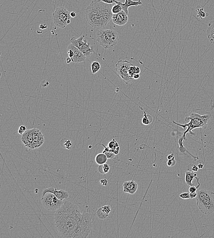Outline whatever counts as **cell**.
I'll use <instances>...</instances> for the list:
<instances>
[{"mask_svg":"<svg viewBox=\"0 0 214 238\" xmlns=\"http://www.w3.org/2000/svg\"><path fill=\"white\" fill-rule=\"evenodd\" d=\"M56 226L62 238H87L92 229V220L88 212L82 213L74 204L69 201L54 214Z\"/></svg>","mask_w":214,"mask_h":238,"instance_id":"6da1fadb","label":"cell"},{"mask_svg":"<svg viewBox=\"0 0 214 238\" xmlns=\"http://www.w3.org/2000/svg\"><path fill=\"white\" fill-rule=\"evenodd\" d=\"M112 5L100 2L93 3L85 9V17L88 24L96 29L106 27L112 18Z\"/></svg>","mask_w":214,"mask_h":238,"instance_id":"7a4b0ae2","label":"cell"},{"mask_svg":"<svg viewBox=\"0 0 214 238\" xmlns=\"http://www.w3.org/2000/svg\"><path fill=\"white\" fill-rule=\"evenodd\" d=\"M211 115H200L198 113H191L189 116L186 117V121L189 120L188 123L185 124H180L175 122L173 120V123L175 125L182 127L183 129L186 128V130L183 132V137L185 140H186V135L187 133H189L191 136H194L195 133L192 132L193 130L196 128H201L205 129L207 128L208 124Z\"/></svg>","mask_w":214,"mask_h":238,"instance_id":"3957f363","label":"cell"},{"mask_svg":"<svg viewBox=\"0 0 214 238\" xmlns=\"http://www.w3.org/2000/svg\"><path fill=\"white\" fill-rule=\"evenodd\" d=\"M197 206L199 210L205 214L214 212V192L205 189L197 192L196 197Z\"/></svg>","mask_w":214,"mask_h":238,"instance_id":"277c9868","label":"cell"},{"mask_svg":"<svg viewBox=\"0 0 214 238\" xmlns=\"http://www.w3.org/2000/svg\"><path fill=\"white\" fill-rule=\"evenodd\" d=\"M97 40L106 49H111L118 44L119 34L115 30H100L97 34Z\"/></svg>","mask_w":214,"mask_h":238,"instance_id":"5b68a950","label":"cell"},{"mask_svg":"<svg viewBox=\"0 0 214 238\" xmlns=\"http://www.w3.org/2000/svg\"><path fill=\"white\" fill-rule=\"evenodd\" d=\"M53 20L54 25L57 27L64 29L71 23L69 11L63 7H56L53 14Z\"/></svg>","mask_w":214,"mask_h":238,"instance_id":"8992f818","label":"cell"},{"mask_svg":"<svg viewBox=\"0 0 214 238\" xmlns=\"http://www.w3.org/2000/svg\"><path fill=\"white\" fill-rule=\"evenodd\" d=\"M42 203L45 209L49 211L57 210L64 203V200L58 199L52 193L48 192L42 195Z\"/></svg>","mask_w":214,"mask_h":238,"instance_id":"52a82bcc","label":"cell"},{"mask_svg":"<svg viewBox=\"0 0 214 238\" xmlns=\"http://www.w3.org/2000/svg\"><path fill=\"white\" fill-rule=\"evenodd\" d=\"M84 35L78 38L73 37L70 39V43L78 48L86 56V57H89L91 56L92 54L94 52V49L91 44L87 43L86 40L84 41Z\"/></svg>","mask_w":214,"mask_h":238,"instance_id":"ba28073f","label":"cell"},{"mask_svg":"<svg viewBox=\"0 0 214 238\" xmlns=\"http://www.w3.org/2000/svg\"><path fill=\"white\" fill-rule=\"evenodd\" d=\"M132 65L127 60H119L115 65V69L118 74L126 84H128L132 79L129 75V69Z\"/></svg>","mask_w":214,"mask_h":238,"instance_id":"9c48e42d","label":"cell"},{"mask_svg":"<svg viewBox=\"0 0 214 238\" xmlns=\"http://www.w3.org/2000/svg\"><path fill=\"white\" fill-rule=\"evenodd\" d=\"M45 142V137L42 131L35 128L34 132V140L31 149L38 148L40 147Z\"/></svg>","mask_w":214,"mask_h":238,"instance_id":"30bf717a","label":"cell"},{"mask_svg":"<svg viewBox=\"0 0 214 238\" xmlns=\"http://www.w3.org/2000/svg\"><path fill=\"white\" fill-rule=\"evenodd\" d=\"M128 15L123 10L118 14H113L112 21L114 24L118 26L125 25L128 21Z\"/></svg>","mask_w":214,"mask_h":238,"instance_id":"8fae6325","label":"cell"},{"mask_svg":"<svg viewBox=\"0 0 214 238\" xmlns=\"http://www.w3.org/2000/svg\"><path fill=\"white\" fill-rule=\"evenodd\" d=\"M48 192L52 193L56 196L58 199L62 201L64 200L65 199L68 198L69 196L68 192L66 191H65L63 190H58L57 189L54 188L53 187H50L44 190L43 192H42V195H45L46 193Z\"/></svg>","mask_w":214,"mask_h":238,"instance_id":"7c38bea8","label":"cell"},{"mask_svg":"<svg viewBox=\"0 0 214 238\" xmlns=\"http://www.w3.org/2000/svg\"><path fill=\"white\" fill-rule=\"evenodd\" d=\"M67 49H71L74 52V56L72 59L73 62L78 63L84 62L86 59V56L84 55V53L71 43L69 45Z\"/></svg>","mask_w":214,"mask_h":238,"instance_id":"4fadbf2b","label":"cell"},{"mask_svg":"<svg viewBox=\"0 0 214 238\" xmlns=\"http://www.w3.org/2000/svg\"><path fill=\"white\" fill-rule=\"evenodd\" d=\"M35 128L27 130L23 134H22L21 139L26 147L31 149L33 140H34V132Z\"/></svg>","mask_w":214,"mask_h":238,"instance_id":"5bb4252c","label":"cell"},{"mask_svg":"<svg viewBox=\"0 0 214 238\" xmlns=\"http://www.w3.org/2000/svg\"><path fill=\"white\" fill-rule=\"evenodd\" d=\"M114 2L116 4L120 5L122 7V10L124 11L127 15H129V7L131 6H137L142 4V2L141 1V0H138L137 1H134L133 0H125V3H123L121 1H118L117 0H114Z\"/></svg>","mask_w":214,"mask_h":238,"instance_id":"9a60e30c","label":"cell"},{"mask_svg":"<svg viewBox=\"0 0 214 238\" xmlns=\"http://www.w3.org/2000/svg\"><path fill=\"white\" fill-rule=\"evenodd\" d=\"M123 186L124 192L132 195L135 193L138 188V184L134 180L124 182Z\"/></svg>","mask_w":214,"mask_h":238,"instance_id":"2e32d148","label":"cell"},{"mask_svg":"<svg viewBox=\"0 0 214 238\" xmlns=\"http://www.w3.org/2000/svg\"><path fill=\"white\" fill-rule=\"evenodd\" d=\"M197 174L195 173L194 172L189 171H187L186 172V176H185V181L186 183L188 186H195L193 183L192 181H193L194 178H195L197 182L199 187H200V184L199 183V178L198 177Z\"/></svg>","mask_w":214,"mask_h":238,"instance_id":"e0dca14e","label":"cell"},{"mask_svg":"<svg viewBox=\"0 0 214 238\" xmlns=\"http://www.w3.org/2000/svg\"><path fill=\"white\" fill-rule=\"evenodd\" d=\"M111 212V206L105 205L98 209L96 212V215L100 219H105L107 217Z\"/></svg>","mask_w":214,"mask_h":238,"instance_id":"ac0fdd59","label":"cell"},{"mask_svg":"<svg viewBox=\"0 0 214 238\" xmlns=\"http://www.w3.org/2000/svg\"><path fill=\"white\" fill-rule=\"evenodd\" d=\"M183 140H185V139H184L183 137L182 136V137H181L179 139V141H178V143H179V146H180L179 147V151L180 152L181 154H185L186 153H187V154L189 155L190 156H191L192 158H193L195 160L198 159V157L194 156L193 155L191 154V153H189L188 149L185 146H184L183 144Z\"/></svg>","mask_w":214,"mask_h":238,"instance_id":"d6986e66","label":"cell"},{"mask_svg":"<svg viewBox=\"0 0 214 238\" xmlns=\"http://www.w3.org/2000/svg\"><path fill=\"white\" fill-rule=\"evenodd\" d=\"M207 33L208 38L210 43L214 44V20L209 23Z\"/></svg>","mask_w":214,"mask_h":238,"instance_id":"ffe728a7","label":"cell"},{"mask_svg":"<svg viewBox=\"0 0 214 238\" xmlns=\"http://www.w3.org/2000/svg\"><path fill=\"white\" fill-rule=\"evenodd\" d=\"M108 147L110 148L113 150L114 152V154L115 155L118 154L119 153L120 151V148L118 143L115 139H113L112 141L109 143L108 144Z\"/></svg>","mask_w":214,"mask_h":238,"instance_id":"44dd1931","label":"cell"},{"mask_svg":"<svg viewBox=\"0 0 214 238\" xmlns=\"http://www.w3.org/2000/svg\"><path fill=\"white\" fill-rule=\"evenodd\" d=\"M96 162L99 165H103L106 164L108 160V158L107 155L103 153L98 154L96 157Z\"/></svg>","mask_w":214,"mask_h":238,"instance_id":"7402d4cb","label":"cell"},{"mask_svg":"<svg viewBox=\"0 0 214 238\" xmlns=\"http://www.w3.org/2000/svg\"><path fill=\"white\" fill-rule=\"evenodd\" d=\"M195 12H196L197 17L199 19H202L203 18L206 17V16H209L208 13H207L205 12L203 7H201L200 6H198L197 7Z\"/></svg>","mask_w":214,"mask_h":238,"instance_id":"603a6c76","label":"cell"},{"mask_svg":"<svg viewBox=\"0 0 214 238\" xmlns=\"http://www.w3.org/2000/svg\"><path fill=\"white\" fill-rule=\"evenodd\" d=\"M141 70L136 65H132L129 69V75L131 79H133V76L136 74L140 73Z\"/></svg>","mask_w":214,"mask_h":238,"instance_id":"cb8c5ba5","label":"cell"},{"mask_svg":"<svg viewBox=\"0 0 214 238\" xmlns=\"http://www.w3.org/2000/svg\"><path fill=\"white\" fill-rule=\"evenodd\" d=\"M101 68V64H100L99 62H97V61L93 62L91 65L92 73L93 74L96 73L98 71L100 70Z\"/></svg>","mask_w":214,"mask_h":238,"instance_id":"d4e9b609","label":"cell"},{"mask_svg":"<svg viewBox=\"0 0 214 238\" xmlns=\"http://www.w3.org/2000/svg\"><path fill=\"white\" fill-rule=\"evenodd\" d=\"M98 169L100 173L102 174H106L109 171L110 167L109 165L106 163L103 165H100L98 167Z\"/></svg>","mask_w":214,"mask_h":238,"instance_id":"484cf974","label":"cell"},{"mask_svg":"<svg viewBox=\"0 0 214 238\" xmlns=\"http://www.w3.org/2000/svg\"><path fill=\"white\" fill-rule=\"evenodd\" d=\"M121 6L119 4H116L112 7V12L113 14H118L122 11Z\"/></svg>","mask_w":214,"mask_h":238,"instance_id":"4316f807","label":"cell"},{"mask_svg":"<svg viewBox=\"0 0 214 238\" xmlns=\"http://www.w3.org/2000/svg\"><path fill=\"white\" fill-rule=\"evenodd\" d=\"M199 169L198 166H196L194 164H189L188 166L187 170L188 171H189L196 172L198 171Z\"/></svg>","mask_w":214,"mask_h":238,"instance_id":"83f0119b","label":"cell"},{"mask_svg":"<svg viewBox=\"0 0 214 238\" xmlns=\"http://www.w3.org/2000/svg\"><path fill=\"white\" fill-rule=\"evenodd\" d=\"M142 124L144 125H148L151 123L148 119V117L147 116V114L145 111H144V115H143V118H142Z\"/></svg>","mask_w":214,"mask_h":238,"instance_id":"f1b7e54d","label":"cell"},{"mask_svg":"<svg viewBox=\"0 0 214 238\" xmlns=\"http://www.w3.org/2000/svg\"><path fill=\"white\" fill-rule=\"evenodd\" d=\"M100 1L110 4H112L115 2L114 0H93L91 2L96 3V2H100Z\"/></svg>","mask_w":214,"mask_h":238,"instance_id":"f546056e","label":"cell"},{"mask_svg":"<svg viewBox=\"0 0 214 238\" xmlns=\"http://www.w3.org/2000/svg\"><path fill=\"white\" fill-rule=\"evenodd\" d=\"M102 153L105 154L107 157L108 159H113L114 158L115 156V154L114 153H112L111 152H108V151H103Z\"/></svg>","mask_w":214,"mask_h":238,"instance_id":"4dcf8cb0","label":"cell"},{"mask_svg":"<svg viewBox=\"0 0 214 238\" xmlns=\"http://www.w3.org/2000/svg\"><path fill=\"white\" fill-rule=\"evenodd\" d=\"M176 164V161L175 159V157L173 158V159H169L167 162V165L168 166H175Z\"/></svg>","mask_w":214,"mask_h":238,"instance_id":"1f68e13d","label":"cell"},{"mask_svg":"<svg viewBox=\"0 0 214 238\" xmlns=\"http://www.w3.org/2000/svg\"><path fill=\"white\" fill-rule=\"evenodd\" d=\"M180 197L183 199H188L191 198L189 193L188 192L182 193L180 194Z\"/></svg>","mask_w":214,"mask_h":238,"instance_id":"d6a6232c","label":"cell"},{"mask_svg":"<svg viewBox=\"0 0 214 238\" xmlns=\"http://www.w3.org/2000/svg\"><path fill=\"white\" fill-rule=\"evenodd\" d=\"M27 131V127L25 126L22 125L19 127V130L18 131V132L20 134H23Z\"/></svg>","mask_w":214,"mask_h":238,"instance_id":"836d02e7","label":"cell"},{"mask_svg":"<svg viewBox=\"0 0 214 238\" xmlns=\"http://www.w3.org/2000/svg\"><path fill=\"white\" fill-rule=\"evenodd\" d=\"M72 143H71L70 140H66V141H65L64 144L65 148H66V149H71V146H72Z\"/></svg>","mask_w":214,"mask_h":238,"instance_id":"e575fe53","label":"cell"},{"mask_svg":"<svg viewBox=\"0 0 214 238\" xmlns=\"http://www.w3.org/2000/svg\"><path fill=\"white\" fill-rule=\"evenodd\" d=\"M197 188L195 186H191L189 188V192L190 193H193L196 192Z\"/></svg>","mask_w":214,"mask_h":238,"instance_id":"d590c367","label":"cell"},{"mask_svg":"<svg viewBox=\"0 0 214 238\" xmlns=\"http://www.w3.org/2000/svg\"><path fill=\"white\" fill-rule=\"evenodd\" d=\"M204 162L202 160H200L198 163V167L199 169H202L204 167Z\"/></svg>","mask_w":214,"mask_h":238,"instance_id":"8d00e7d4","label":"cell"},{"mask_svg":"<svg viewBox=\"0 0 214 238\" xmlns=\"http://www.w3.org/2000/svg\"><path fill=\"white\" fill-rule=\"evenodd\" d=\"M67 50H68V54L69 56L72 59L73 57L74 56V52L71 49H67Z\"/></svg>","mask_w":214,"mask_h":238,"instance_id":"74e56055","label":"cell"},{"mask_svg":"<svg viewBox=\"0 0 214 238\" xmlns=\"http://www.w3.org/2000/svg\"><path fill=\"white\" fill-rule=\"evenodd\" d=\"M100 183L104 186H107L108 181L106 178H104L100 180Z\"/></svg>","mask_w":214,"mask_h":238,"instance_id":"f35d334b","label":"cell"},{"mask_svg":"<svg viewBox=\"0 0 214 238\" xmlns=\"http://www.w3.org/2000/svg\"><path fill=\"white\" fill-rule=\"evenodd\" d=\"M189 195H190V198L191 199H194L196 197L197 195V192H195L193 193H189Z\"/></svg>","mask_w":214,"mask_h":238,"instance_id":"ab89813d","label":"cell"},{"mask_svg":"<svg viewBox=\"0 0 214 238\" xmlns=\"http://www.w3.org/2000/svg\"><path fill=\"white\" fill-rule=\"evenodd\" d=\"M47 25L46 24H41L39 26V28H40V29H45L47 28Z\"/></svg>","mask_w":214,"mask_h":238,"instance_id":"60d3db41","label":"cell"},{"mask_svg":"<svg viewBox=\"0 0 214 238\" xmlns=\"http://www.w3.org/2000/svg\"><path fill=\"white\" fill-rule=\"evenodd\" d=\"M140 74H135L134 76H133V79H139V77H140Z\"/></svg>","mask_w":214,"mask_h":238,"instance_id":"b9f144b4","label":"cell"},{"mask_svg":"<svg viewBox=\"0 0 214 238\" xmlns=\"http://www.w3.org/2000/svg\"><path fill=\"white\" fill-rule=\"evenodd\" d=\"M66 62L67 63H70L71 62H72V59L69 57H67L66 59Z\"/></svg>","mask_w":214,"mask_h":238,"instance_id":"7bdbcfd3","label":"cell"},{"mask_svg":"<svg viewBox=\"0 0 214 238\" xmlns=\"http://www.w3.org/2000/svg\"><path fill=\"white\" fill-rule=\"evenodd\" d=\"M70 15L72 18H75L76 16V13L74 12H71L70 13Z\"/></svg>","mask_w":214,"mask_h":238,"instance_id":"ee69618b","label":"cell"},{"mask_svg":"<svg viewBox=\"0 0 214 238\" xmlns=\"http://www.w3.org/2000/svg\"><path fill=\"white\" fill-rule=\"evenodd\" d=\"M175 156H174V154H171L169 155V156H168V160L170 159H173V158H174Z\"/></svg>","mask_w":214,"mask_h":238,"instance_id":"f6af8a7d","label":"cell"}]
</instances>
